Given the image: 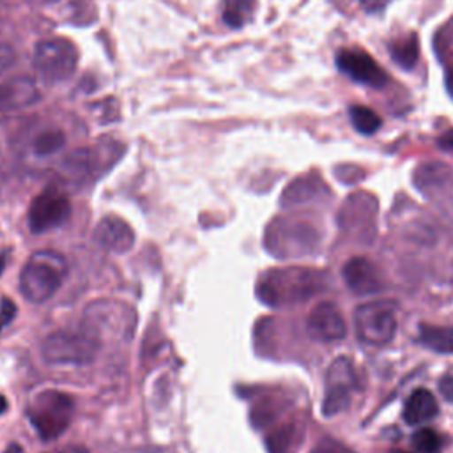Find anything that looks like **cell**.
<instances>
[{
  "instance_id": "1",
  "label": "cell",
  "mask_w": 453,
  "mask_h": 453,
  "mask_svg": "<svg viewBox=\"0 0 453 453\" xmlns=\"http://www.w3.org/2000/svg\"><path fill=\"white\" fill-rule=\"evenodd\" d=\"M322 273L306 267L273 269L258 280L257 296L269 306L301 303L322 290Z\"/></svg>"
},
{
  "instance_id": "2",
  "label": "cell",
  "mask_w": 453,
  "mask_h": 453,
  "mask_svg": "<svg viewBox=\"0 0 453 453\" xmlns=\"http://www.w3.org/2000/svg\"><path fill=\"white\" fill-rule=\"evenodd\" d=\"M67 276V260L51 250L35 251L19 274V290L34 304L53 297Z\"/></svg>"
},
{
  "instance_id": "3",
  "label": "cell",
  "mask_w": 453,
  "mask_h": 453,
  "mask_svg": "<svg viewBox=\"0 0 453 453\" xmlns=\"http://www.w3.org/2000/svg\"><path fill=\"white\" fill-rule=\"evenodd\" d=\"M101 349V338L80 326L78 329L55 331L44 338L41 354L50 365H90Z\"/></svg>"
},
{
  "instance_id": "4",
  "label": "cell",
  "mask_w": 453,
  "mask_h": 453,
  "mask_svg": "<svg viewBox=\"0 0 453 453\" xmlns=\"http://www.w3.org/2000/svg\"><path fill=\"white\" fill-rule=\"evenodd\" d=\"M30 421L42 441H53L69 426L74 414V400L58 389H44L30 405Z\"/></svg>"
},
{
  "instance_id": "5",
  "label": "cell",
  "mask_w": 453,
  "mask_h": 453,
  "mask_svg": "<svg viewBox=\"0 0 453 453\" xmlns=\"http://www.w3.org/2000/svg\"><path fill=\"white\" fill-rule=\"evenodd\" d=\"M396 308L391 301H368L356 308L354 327L363 343L382 347L396 333Z\"/></svg>"
},
{
  "instance_id": "6",
  "label": "cell",
  "mask_w": 453,
  "mask_h": 453,
  "mask_svg": "<svg viewBox=\"0 0 453 453\" xmlns=\"http://www.w3.org/2000/svg\"><path fill=\"white\" fill-rule=\"evenodd\" d=\"M34 67L37 74L48 83H60L69 80L78 65V51L67 39H44L34 48Z\"/></svg>"
},
{
  "instance_id": "7",
  "label": "cell",
  "mask_w": 453,
  "mask_h": 453,
  "mask_svg": "<svg viewBox=\"0 0 453 453\" xmlns=\"http://www.w3.org/2000/svg\"><path fill=\"white\" fill-rule=\"evenodd\" d=\"M81 326L97 338L108 333L115 338L129 340L136 326V315L126 303L94 301L85 308Z\"/></svg>"
},
{
  "instance_id": "8",
  "label": "cell",
  "mask_w": 453,
  "mask_h": 453,
  "mask_svg": "<svg viewBox=\"0 0 453 453\" xmlns=\"http://www.w3.org/2000/svg\"><path fill=\"white\" fill-rule=\"evenodd\" d=\"M69 214L71 202L67 195L55 188H48L32 200L28 209V226L32 234H44L64 225Z\"/></svg>"
},
{
  "instance_id": "9",
  "label": "cell",
  "mask_w": 453,
  "mask_h": 453,
  "mask_svg": "<svg viewBox=\"0 0 453 453\" xmlns=\"http://www.w3.org/2000/svg\"><path fill=\"white\" fill-rule=\"evenodd\" d=\"M356 388L354 366L347 357H336L326 375V396L322 414L331 418L345 411L350 403V393Z\"/></svg>"
},
{
  "instance_id": "10",
  "label": "cell",
  "mask_w": 453,
  "mask_h": 453,
  "mask_svg": "<svg viewBox=\"0 0 453 453\" xmlns=\"http://www.w3.org/2000/svg\"><path fill=\"white\" fill-rule=\"evenodd\" d=\"M336 67L352 81L372 88H382L389 81L388 73L361 48H342L336 53Z\"/></svg>"
},
{
  "instance_id": "11",
  "label": "cell",
  "mask_w": 453,
  "mask_h": 453,
  "mask_svg": "<svg viewBox=\"0 0 453 453\" xmlns=\"http://www.w3.org/2000/svg\"><path fill=\"white\" fill-rule=\"evenodd\" d=\"M412 182L432 202H453V170L446 163H421L412 173Z\"/></svg>"
},
{
  "instance_id": "12",
  "label": "cell",
  "mask_w": 453,
  "mask_h": 453,
  "mask_svg": "<svg viewBox=\"0 0 453 453\" xmlns=\"http://www.w3.org/2000/svg\"><path fill=\"white\" fill-rule=\"evenodd\" d=\"M308 334L317 342H338L347 334V324L334 303H319L306 320Z\"/></svg>"
},
{
  "instance_id": "13",
  "label": "cell",
  "mask_w": 453,
  "mask_h": 453,
  "mask_svg": "<svg viewBox=\"0 0 453 453\" xmlns=\"http://www.w3.org/2000/svg\"><path fill=\"white\" fill-rule=\"evenodd\" d=\"M94 241L111 253H126L134 244V230L119 216H104L94 228Z\"/></svg>"
},
{
  "instance_id": "14",
  "label": "cell",
  "mask_w": 453,
  "mask_h": 453,
  "mask_svg": "<svg viewBox=\"0 0 453 453\" xmlns=\"http://www.w3.org/2000/svg\"><path fill=\"white\" fill-rule=\"evenodd\" d=\"M342 276L345 285L350 288V292L357 296H368L375 294L382 287V278L379 269L365 257H354L350 258L343 269Z\"/></svg>"
},
{
  "instance_id": "15",
  "label": "cell",
  "mask_w": 453,
  "mask_h": 453,
  "mask_svg": "<svg viewBox=\"0 0 453 453\" xmlns=\"http://www.w3.org/2000/svg\"><path fill=\"white\" fill-rule=\"evenodd\" d=\"M39 88L28 76H14L0 83V113L18 111L39 101Z\"/></svg>"
},
{
  "instance_id": "16",
  "label": "cell",
  "mask_w": 453,
  "mask_h": 453,
  "mask_svg": "<svg viewBox=\"0 0 453 453\" xmlns=\"http://www.w3.org/2000/svg\"><path fill=\"white\" fill-rule=\"evenodd\" d=\"M439 405L432 391L425 388L414 389L403 403V419L407 425H419L437 416Z\"/></svg>"
},
{
  "instance_id": "17",
  "label": "cell",
  "mask_w": 453,
  "mask_h": 453,
  "mask_svg": "<svg viewBox=\"0 0 453 453\" xmlns=\"http://www.w3.org/2000/svg\"><path fill=\"white\" fill-rule=\"evenodd\" d=\"M388 50L393 62L405 71L414 69L419 60V42L416 34H407L405 37H398L391 41Z\"/></svg>"
},
{
  "instance_id": "18",
  "label": "cell",
  "mask_w": 453,
  "mask_h": 453,
  "mask_svg": "<svg viewBox=\"0 0 453 453\" xmlns=\"http://www.w3.org/2000/svg\"><path fill=\"white\" fill-rule=\"evenodd\" d=\"M419 342L439 354H453V326H419Z\"/></svg>"
},
{
  "instance_id": "19",
  "label": "cell",
  "mask_w": 453,
  "mask_h": 453,
  "mask_svg": "<svg viewBox=\"0 0 453 453\" xmlns=\"http://www.w3.org/2000/svg\"><path fill=\"white\" fill-rule=\"evenodd\" d=\"M297 426L294 423H283L265 435L267 453H290L297 442Z\"/></svg>"
},
{
  "instance_id": "20",
  "label": "cell",
  "mask_w": 453,
  "mask_h": 453,
  "mask_svg": "<svg viewBox=\"0 0 453 453\" xmlns=\"http://www.w3.org/2000/svg\"><path fill=\"white\" fill-rule=\"evenodd\" d=\"M322 189V182L315 180V179H297L294 180L283 193L281 196V203L285 205H296V203H303L308 200H313Z\"/></svg>"
},
{
  "instance_id": "21",
  "label": "cell",
  "mask_w": 453,
  "mask_h": 453,
  "mask_svg": "<svg viewBox=\"0 0 453 453\" xmlns=\"http://www.w3.org/2000/svg\"><path fill=\"white\" fill-rule=\"evenodd\" d=\"M253 11L255 0H223V21L232 28H241Z\"/></svg>"
},
{
  "instance_id": "22",
  "label": "cell",
  "mask_w": 453,
  "mask_h": 453,
  "mask_svg": "<svg viewBox=\"0 0 453 453\" xmlns=\"http://www.w3.org/2000/svg\"><path fill=\"white\" fill-rule=\"evenodd\" d=\"M349 117L350 122L354 126V129L361 134H373L375 131H379L382 120L380 117L368 106H361V104H354L349 108Z\"/></svg>"
},
{
  "instance_id": "23",
  "label": "cell",
  "mask_w": 453,
  "mask_h": 453,
  "mask_svg": "<svg viewBox=\"0 0 453 453\" xmlns=\"http://www.w3.org/2000/svg\"><path fill=\"white\" fill-rule=\"evenodd\" d=\"M65 143V134L60 129H44L41 131L34 142H32V150L39 157L53 156L57 154Z\"/></svg>"
},
{
  "instance_id": "24",
  "label": "cell",
  "mask_w": 453,
  "mask_h": 453,
  "mask_svg": "<svg viewBox=\"0 0 453 453\" xmlns=\"http://www.w3.org/2000/svg\"><path fill=\"white\" fill-rule=\"evenodd\" d=\"M96 166V156L90 149L73 150L62 163V168L71 175H87Z\"/></svg>"
},
{
  "instance_id": "25",
  "label": "cell",
  "mask_w": 453,
  "mask_h": 453,
  "mask_svg": "<svg viewBox=\"0 0 453 453\" xmlns=\"http://www.w3.org/2000/svg\"><path fill=\"white\" fill-rule=\"evenodd\" d=\"M412 446L419 453H441L442 441L441 435L432 428H419L412 435Z\"/></svg>"
},
{
  "instance_id": "26",
  "label": "cell",
  "mask_w": 453,
  "mask_h": 453,
  "mask_svg": "<svg viewBox=\"0 0 453 453\" xmlns=\"http://www.w3.org/2000/svg\"><path fill=\"white\" fill-rule=\"evenodd\" d=\"M278 414V405L273 400H262L251 409V421L255 426H267Z\"/></svg>"
},
{
  "instance_id": "27",
  "label": "cell",
  "mask_w": 453,
  "mask_h": 453,
  "mask_svg": "<svg viewBox=\"0 0 453 453\" xmlns=\"http://www.w3.org/2000/svg\"><path fill=\"white\" fill-rule=\"evenodd\" d=\"M310 453H354L349 446L342 444L340 441L333 439V437H324L320 439Z\"/></svg>"
},
{
  "instance_id": "28",
  "label": "cell",
  "mask_w": 453,
  "mask_h": 453,
  "mask_svg": "<svg viewBox=\"0 0 453 453\" xmlns=\"http://www.w3.org/2000/svg\"><path fill=\"white\" fill-rule=\"evenodd\" d=\"M14 64H16V51L9 44L0 42V76L7 73Z\"/></svg>"
},
{
  "instance_id": "29",
  "label": "cell",
  "mask_w": 453,
  "mask_h": 453,
  "mask_svg": "<svg viewBox=\"0 0 453 453\" xmlns=\"http://www.w3.org/2000/svg\"><path fill=\"white\" fill-rule=\"evenodd\" d=\"M16 315V306L11 299H2V304H0V322L2 324H7L12 320V317Z\"/></svg>"
},
{
  "instance_id": "30",
  "label": "cell",
  "mask_w": 453,
  "mask_h": 453,
  "mask_svg": "<svg viewBox=\"0 0 453 453\" xmlns=\"http://www.w3.org/2000/svg\"><path fill=\"white\" fill-rule=\"evenodd\" d=\"M439 391L446 400H453V375H444L439 380Z\"/></svg>"
},
{
  "instance_id": "31",
  "label": "cell",
  "mask_w": 453,
  "mask_h": 453,
  "mask_svg": "<svg viewBox=\"0 0 453 453\" xmlns=\"http://www.w3.org/2000/svg\"><path fill=\"white\" fill-rule=\"evenodd\" d=\"M359 5L366 11V12H379L386 7L388 0H357Z\"/></svg>"
},
{
  "instance_id": "32",
  "label": "cell",
  "mask_w": 453,
  "mask_h": 453,
  "mask_svg": "<svg viewBox=\"0 0 453 453\" xmlns=\"http://www.w3.org/2000/svg\"><path fill=\"white\" fill-rule=\"evenodd\" d=\"M439 147L444 149V150H453V129L446 131L441 138H439Z\"/></svg>"
},
{
  "instance_id": "33",
  "label": "cell",
  "mask_w": 453,
  "mask_h": 453,
  "mask_svg": "<svg viewBox=\"0 0 453 453\" xmlns=\"http://www.w3.org/2000/svg\"><path fill=\"white\" fill-rule=\"evenodd\" d=\"M53 453H90V451L85 446H81V444H67L64 448L55 449Z\"/></svg>"
},
{
  "instance_id": "34",
  "label": "cell",
  "mask_w": 453,
  "mask_h": 453,
  "mask_svg": "<svg viewBox=\"0 0 453 453\" xmlns=\"http://www.w3.org/2000/svg\"><path fill=\"white\" fill-rule=\"evenodd\" d=\"M4 453H25V449H23L19 444L11 442V444L5 448V451H4Z\"/></svg>"
},
{
  "instance_id": "35",
  "label": "cell",
  "mask_w": 453,
  "mask_h": 453,
  "mask_svg": "<svg viewBox=\"0 0 453 453\" xmlns=\"http://www.w3.org/2000/svg\"><path fill=\"white\" fill-rule=\"evenodd\" d=\"M7 411V400L0 395V414H4Z\"/></svg>"
},
{
  "instance_id": "36",
  "label": "cell",
  "mask_w": 453,
  "mask_h": 453,
  "mask_svg": "<svg viewBox=\"0 0 453 453\" xmlns=\"http://www.w3.org/2000/svg\"><path fill=\"white\" fill-rule=\"evenodd\" d=\"M4 265H5V262H4V257H0V274H2V271H4Z\"/></svg>"
},
{
  "instance_id": "37",
  "label": "cell",
  "mask_w": 453,
  "mask_h": 453,
  "mask_svg": "<svg viewBox=\"0 0 453 453\" xmlns=\"http://www.w3.org/2000/svg\"><path fill=\"white\" fill-rule=\"evenodd\" d=\"M393 453H403V451H393Z\"/></svg>"
},
{
  "instance_id": "38",
  "label": "cell",
  "mask_w": 453,
  "mask_h": 453,
  "mask_svg": "<svg viewBox=\"0 0 453 453\" xmlns=\"http://www.w3.org/2000/svg\"><path fill=\"white\" fill-rule=\"evenodd\" d=\"M0 327H2V322H0Z\"/></svg>"
}]
</instances>
